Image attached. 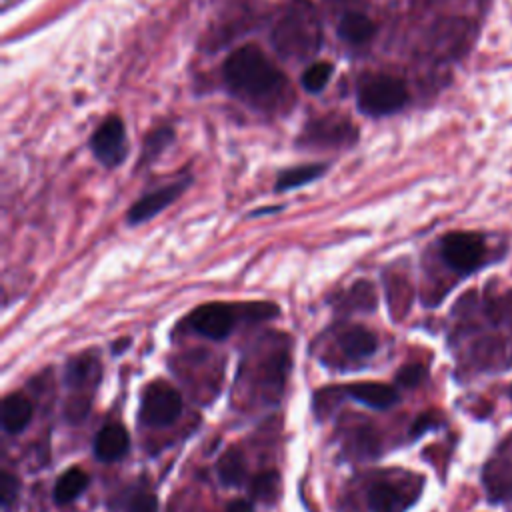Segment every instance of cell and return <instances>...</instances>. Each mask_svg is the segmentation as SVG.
I'll use <instances>...</instances> for the list:
<instances>
[{"label":"cell","instance_id":"cb8c5ba5","mask_svg":"<svg viewBox=\"0 0 512 512\" xmlns=\"http://www.w3.org/2000/svg\"><path fill=\"white\" fill-rule=\"evenodd\" d=\"M20 494V482L16 476H12L8 470L0 474V504L4 512H10L12 506L16 504Z\"/></svg>","mask_w":512,"mask_h":512},{"label":"cell","instance_id":"6da1fadb","mask_svg":"<svg viewBox=\"0 0 512 512\" xmlns=\"http://www.w3.org/2000/svg\"><path fill=\"white\" fill-rule=\"evenodd\" d=\"M224 78L236 96L254 104H268L282 96L286 88L284 74L258 46L252 44L234 50L226 58Z\"/></svg>","mask_w":512,"mask_h":512},{"label":"cell","instance_id":"9c48e42d","mask_svg":"<svg viewBox=\"0 0 512 512\" xmlns=\"http://www.w3.org/2000/svg\"><path fill=\"white\" fill-rule=\"evenodd\" d=\"M188 186V180H182V182H172L168 186H162L158 190H152L150 194H144L140 200H136L132 204V208L128 210L126 214V220L128 224L136 226V224H142L150 218H154L158 212H162L164 208H168L182 192L184 188Z\"/></svg>","mask_w":512,"mask_h":512},{"label":"cell","instance_id":"83f0119b","mask_svg":"<svg viewBox=\"0 0 512 512\" xmlns=\"http://www.w3.org/2000/svg\"><path fill=\"white\" fill-rule=\"evenodd\" d=\"M226 512H254V506L248 500H232Z\"/></svg>","mask_w":512,"mask_h":512},{"label":"cell","instance_id":"4316f807","mask_svg":"<svg viewBox=\"0 0 512 512\" xmlns=\"http://www.w3.org/2000/svg\"><path fill=\"white\" fill-rule=\"evenodd\" d=\"M432 426H436L434 414H422V416L414 422V426H412V436H418V434H422L424 430H428V428H432Z\"/></svg>","mask_w":512,"mask_h":512},{"label":"cell","instance_id":"4fadbf2b","mask_svg":"<svg viewBox=\"0 0 512 512\" xmlns=\"http://www.w3.org/2000/svg\"><path fill=\"white\" fill-rule=\"evenodd\" d=\"M30 418H32V402L24 394L14 392L2 400V426L6 432L10 434L22 432L28 426Z\"/></svg>","mask_w":512,"mask_h":512},{"label":"cell","instance_id":"7a4b0ae2","mask_svg":"<svg viewBox=\"0 0 512 512\" xmlns=\"http://www.w3.org/2000/svg\"><path fill=\"white\" fill-rule=\"evenodd\" d=\"M272 46L284 60H306L322 44V22L310 0H292L272 28Z\"/></svg>","mask_w":512,"mask_h":512},{"label":"cell","instance_id":"9a60e30c","mask_svg":"<svg viewBox=\"0 0 512 512\" xmlns=\"http://www.w3.org/2000/svg\"><path fill=\"white\" fill-rule=\"evenodd\" d=\"M374 32H376L374 22L362 12H348L340 18V24H338L340 38L352 46L366 44L374 36Z\"/></svg>","mask_w":512,"mask_h":512},{"label":"cell","instance_id":"d6986e66","mask_svg":"<svg viewBox=\"0 0 512 512\" xmlns=\"http://www.w3.org/2000/svg\"><path fill=\"white\" fill-rule=\"evenodd\" d=\"M98 362L94 358L88 356H80L68 362L66 366V374H64V382L70 388H82L88 382L98 380Z\"/></svg>","mask_w":512,"mask_h":512},{"label":"cell","instance_id":"e0dca14e","mask_svg":"<svg viewBox=\"0 0 512 512\" xmlns=\"http://www.w3.org/2000/svg\"><path fill=\"white\" fill-rule=\"evenodd\" d=\"M88 474L82 468H68L54 486V500L58 504H70L88 488Z\"/></svg>","mask_w":512,"mask_h":512},{"label":"cell","instance_id":"44dd1931","mask_svg":"<svg viewBox=\"0 0 512 512\" xmlns=\"http://www.w3.org/2000/svg\"><path fill=\"white\" fill-rule=\"evenodd\" d=\"M280 492V474L276 470H264L250 480V494L260 502H272Z\"/></svg>","mask_w":512,"mask_h":512},{"label":"cell","instance_id":"ffe728a7","mask_svg":"<svg viewBox=\"0 0 512 512\" xmlns=\"http://www.w3.org/2000/svg\"><path fill=\"white\" fill-rule=\"evenodd\" d=\"M340 308L342 310H364V312H372L376 308V292L374 286L360 280L356 282L340 300Z\"/></svg>","mask_w":512,"mask_h":512},{"label":"cell","instance_id":"603a6c76","mask_svg":"<svg viewBox=\"0 0 512 512\" xmlns=\"http://www.w3.org/2000/svg\"><path fill=\"white\" fill-rule=\"evenodd\" d=\"M172 138H174V132L170 128H158L152 134H148L144 140V146H142L140 162L142 164L152 162L172 142Z\"/></svg>","mask_w":512,"mask_h":512},{"label":"cell","instance_id":"f546056e","mask_svg":"<svg viewBox=\"0 0 512 512\" xmlns=\"http://www.w3.org/2000/svg\"><path fill=\"white\" fill-rule=\"evenodd\" d=\"M328 2H348V0H328Z\"/></svg>","mask_w":512,"mask_h":512},{"label":"cell","instance_id":"484cf974","mask_svg":"<svg viewBox=\"0 0 512 512\" xmlns=\"http://www.w3.org/2000/svg\"><path fill=\"white\" fill-rule=\"evenodd\" d=\"M128 512H158V498L150 492H140L130 500Z\"/></svg>","mask_w":512,"mask_h":512},{"label":"cell","instance_id":"8992f818","mask_svg":"<svg viewBox=\"0 0 512 512\" xmlns=\"http://www.w3.org/2000/svg\"><path fill=\"white\" fill-rule=\"evenodd\" d=\"M440 254L452 270L460 274H470L482 266L486 256V246L480 234L450 232L440 242Z\"/></svg>","mask_w":512,"mask_h":512},{"label":"cell","instance_id":"2e32d148","mask_svg":"<svg viewBox=\"0 0 512 512\" xmlns=\"http://www.w3.org/2000/svg\"><path fill=\"white\" fill-rule=\"evenodd\" d=\"M216 472H218V478H220V482L224 486H238V484H242L244 478H246V472H248L244 454L236 446L226 448L224 454L218 458Z\"/></svg>","mask_w":512,"mask_h":512},{"label":"cell","instance_id":"7c38bea8","mask_svg":"<svg viewBox=\"0 0 512 512\" xmlns=\"http://www.w3.org/2000/svg\"><path fill=\"white\" fill-rule=\"evenodd\" d=\"M338 344L348 358L358 360V358L372 356L376 352L378 338L372 330L364 326H348L338 334Z\"/></svg>","mask_w":512,"mask_h":512},{"label":"cell","instance_id":"ba28073f","mask_svg":"<svg viewBox=\"0 0 512 512\" xmlns=\"http://www.w3.org/2000/svg\"><path fill=\"white\" fill-rule=\"evenodd\" d=\"M90 148L94 156L108 168L118 166L126 156L124 122L118 116H108L92 134Z\"/></svg>","mask_w":512,"mask_h":512},{"label":"cell","instance_id":"f1b7e54d","mask_svg":"<svg viewBox=\"0 0 512 512\" xmlns=\"http://www.w3.org/2000/svg\"><path fill=\"white\" fill-rule=\"evenodd\" d=\"M128 346H130V340H126V338H124V340H118V342H116V346H112V348H114V352L118 354V352H122V350H124V348H128Z\"/></svg>","mask_w":512,"mask_h":512},{"label":"cell","instance_id":"7402d4cb","mask_svg":"<svg viewBox=\"0 0 512 512\" xmlns=\"http://www.w3.org/2000/svg\"><path fill=\"white\" fill-rule=\"evenodd\" d=\"M332 64L330 62H314L302 72V86L304 90L316 94L326 88L330 76H332Z\"/></svg>","mask_w":512,"mask_h":512},{"label":"cell","instance_id":"ac0fdd59","mask_svg":"<svg viewBox=\"0 0 512 512\" xmlns=\"http://www.w3.org/2000/svg\"><path fill=\"white\" fill-rule=\"evenodd\" d=\"M326 172L324 164H304V166H294L288 168L284 172H280L278 180H276V190H292L298 186H304L316 178H320Z\"/></svg>","mask_w":512,"mask_h":512},{"label":"cell","instance_id":"52a82bcc","mask_svg":"<svg viewBox=\"0 0 512 512\" xmlns=\"http://www.w3.org/2000/svg\"><path fill=\"white\" fill-rule=\"evenodd\" d=\"M356 136H358L356 126L350 120L338 114H328L306 124V128L302 130L300 144L320 146V148H340V146H352L356 142Z\"/></svg>","mask_w":512,"mask_h":512},{"label":"cell","instance_id":"5b68a950","mask_svg":"<svg viewBox=\"0 0 512 512\" xmlns=\"http://www.w3.org/2000/svg\"><path fill=\"white\" fill-rule=\"evenodd\" d=\"M182 414L180 392L164 380L150 382L140 400L138 418L146 426H168Z\"/></svg>","mask_w":512,"mask_h":512},{"label":"cell","instance_id":"4dcf8cb0","mask_svg":"<svg viewBox=\"0 0 512 512\" xmlns=\"http://www.w3.org/2000/svg\"><path fill=\"white\" fill-rule=\"evenodd\" d=\"M510 394H512V392H510Z\"/></svg>","mask_w":512,"mask_h":512},{"label":"cell","instance_id":"3957f363","mask_svg":"<svg viewBox=\"0 0 512 512\" xmlns=\"http://www.w3.org/2000/svg\"><path fill=\"white\" fill-rule=\"evenodd\" d=\"M246 306H234L224 302H210L202 304L192 310L188 316V324L194 332L210 338V340H224L236 326L238 318L250 320H264L276 316L278 308L272 304H250L248 312H242Z\"/></svg>","mask_w":512,"mask_h":512},{"label":"cell","instance_id":"d4e9b609","mask_svg":"<svg viewBox=\"0 0 512 512\" xmlns=\"http://www.w3.org/2000/svg\"><path fill=\"white\" fill-rule=\"evenodd\" d=\"M424 374H426V370H424L422 364H406L404 368L398 370L396 380H398V384H402L404 388H412V386H416V384L422 382Z\"/></svg>","mask_w":512,"mask_h":512},{"label":"cell","instance_id":"30bf717a","mask_svg":"<svg viewBox=\"0 0 512 512\" xmlns=\"http://www.w3.org/2000/svg\"><path fill=\"white\" fill-rule=\"evenodd\" d=\"M344 390L350 398L374 410H386L398 402V392L382 382H356Z\"/></svg>","mask_w":512,"mask_h":512},{"label":"cell","instance_id":"8fae6325","mask_svg":"<svg viewBox=\"0 0 512 512\" xmlns=\"http://www.w3.org/2000/svg\"><path fill=\"white\" fill-rule=\"evenodd\" d=\"M130 448V438L124 426L108 424L94 438V456L102 462L122 458Z\"/></svg>","mask_w":512,"mask_h":512},{"label":"cell","instance_id":"5bb4252c","mask_svg":"<svg viewBox=\"0 0 512 512\" xmlns=\"http://www.w3.org/2000/svg\"><path fill=\"white\" fill-rule=\"evenodd\" d=\"M410 498L396 490L390 482H374L368 490V506L372 512H402Z\"/></svg>","mask_w":512,"mask_h":512},{"label":"cell","instance_id":"277c9868","mask_svg":"<svg viewBox=\"0 0 512 512\" xmlns=\"http://www.w3.org/2000/svg\"><path fill=\"white\" fill-rule=\"evenodd\" d=\"M358 108L370 116L392 114L406 106L408 88L406 84L390 74H370L362 78L356 90Z\"/></svg>","mask_w":512,"mask_h":512}]
</instances>
